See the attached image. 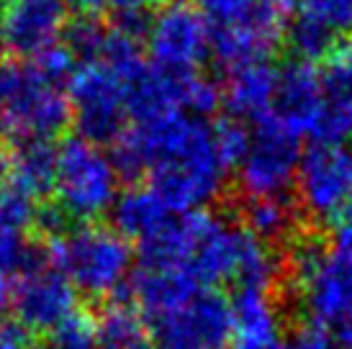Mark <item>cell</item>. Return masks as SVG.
Here are the masks:
<instances>
[{
    "mask_svg": "<svg viewBox=\"0 0 352 349\" xmlns=\"http://www.w3.org/2000/svg\"><path fill=\"white\" fill-rule=\"evenodd\" d=\"M324 111V85L322 69L303 62L291 59L283 67H278V90H275L273 116L298 131L311 134L316 121Z\"/></svg>",
    "mask_w": 352,
    "mask_h": 349,
    "instance_id": "cell-12",
    "label": "cell"
},
{
    "mask_svg": "<svg viewBox=\"0 0 352 349\" xmlns=\"http://www.w3.org/2000/svg\"><path fill=\"white\" fill-rule=\"evenodd\" d=\"M211 31H257L285 41L288 10L280 0H196Z\"/></svg>",
    "mask_w": 352,
    "mask_h": 349,
    "instance_id": "cell-14",
    "label": "cell"
},
{
    "mask_svg": "<svg viewBox=\"0 0 352 349\" xmlns=\"http://www.w3.org/2000/svg\"><path fill=\"white\" fill-rule=\"evenodd\" d=\"M0 44H3V39H0Z\"/></svg>",
    "mask_w": 352,
    "mask_h": 349,
    "instance_id": "cell-31",
    "label": "cell"
},
{
    "mask_svg": "<svg viewBox=\"0 0 352 349\" xmlns=\"http://www.w3.org/2000/svg\"><path fill=\"white\" fill-rule=\"evenodd\" d=\"M93 334L100 349H137L147 344L144 319L129 303H108L93 321Z\"/></svg>",
    "mask_w": 352,
    "mask_h": 349,
    "instance_id": "cell-21",
    "label": "cell"
},
{
    "mask_svg": "<svg viewBox=\"0 0 352 349\" xmlns=\"http://www.w3.org/2000/svg\"><path fill=\"white\" fill-rule=\"evenodd\" d=\"M149 159V188L173 214H190L224 193L229 167L216 149L214 126L173 113L131 128Z\"/></svg>",
    "mask_w": 352,
    "mask_h": 349,
    "instance_id": "cell-1",
    "label": "cell"
},
{
    "mask_svg": "<svg viewBox=\"0 0 352 349\" xmlns=\"http://www.w3.org/2000/svg\"><path fill=\"white\" fill-rule=\"evenodd\" d=\"M72 121L69 98L31 59L0 62V131L10 144L52 142Z\"/></svg>",
    "mask_w": 352,
    "mask_h": 349,
    "instance_id": "cell-2",
    "label": "cell"
},
{
    "mask_svg": "<svg viewBox=\"0 0 352 349\" xmlns=\"http://www.w3.org/2000/svg\"><path fill=\"white\" fill-rule=\"evenodd\" d=\"M280 301L283 295L265 288H239L232 301L236 347L263 349L280 344Z\"/></svg>",
    "mask_w": 352,
    "mask_h": 349,
    "instance_id": "cell-15",
    "label": "cell"
},
{
    "mask_svg": "<svg viewBox=\"0 0 352 349\" xmlns=\"http://www.w3.org/2000/svg\"><path fill=\"white\" fill-rule=\"evenodd\" d=\"M80 10V16H100V10L111 5V0H67Z\"/></svg>",
    "mask_w": 352,
    "mask_h": 349,
    "instance_id": "cell-29",
    "label": "cell"
},
{
    "mask_svg": "<svg viewBox=\"0 0 352 349\" xmlns=\"http://www.w3.org/2000/svg\"><path fill=\"white\" fill-rule=\"evenodd\" d=\"M137 349H157V347H149V344H142V347H137Z\"/></svg>",
    "mask_w": 352,
    "mask_h": 349,
    "instance_id": "cell-30",
    "label": "cell"
},
{
    "mask_svg": "<svg viewBox=\"0 0 352 349\" xmlns=\"http://www.w3.org/2000/svg\"><path fill=\"white\" fill-rule=\"evenodd\" d=\"M250 136H252V131L239 118L229 116L224 121L214 124L216 149H219V155L224 159V165L229 167V172L242 165V159L247 155V146H250Z\"/></svg>",
    "mask_w": 352,
    "mask_h": 349,
    "instance_id": "cell-24",
    "label": "cell"
},
{
    "mask_svg": "<svg viewBox=\"0 0 352 349\" xmlns=\"http://www.w3.org/2000/svg\"><path fill=\"white\" fill-rule=\"evenodd\" d=\"M72 121L90 144H113L126 128V87L106 65H80L67 82Z\"/></svg>",
    "mask_w": 352,
    "mask_h": 349,
    "instance_id": "cell-8",
    "label": "cell"
},
{
    "mask_svg": "<svg viewBox=\"0 0 352 349\" xmlns=\"http://www.w3.org/2000/svg\"><path fill=\"white\" fill-rule=\"evenodd\" d=\"M67 26V0H6L0 39L19 59H34L57 44Z\"/></svg>",
    "mask_w": 352,
    "mask_h": 349,
    "instance_id": "cell-11",
    "label": "cell"
},
{
    "mask_svg": "<svg viewBox=\"0 0 352 349\" xmlns=\"http://www.w3.org/2000/svg\"><path fill=\"white\" fill-rule=\"evenodd\" d=\"M126 285L129 295L134 298L139 308L144 311L147 319H157L162 313H170L173 308L183 306L201 291V285L183 272L152 270V267H142L139 272H134Z\"/></svg>",
    "mask_w": 352,
    "mask_h": 349,
    "instance_id": "cell-19",
    "label": "cell"
},
{
    "mask_svg": "<svg viewBox=\"0 0 352 349\" xmlns=\"http://www.w3.org/2000/svg\"><path fill=\"white\" fill-rule=\"evenodd\" d=\"M147 47L155 67L175 75L198 72L211 54V29L196 5L165 3L152 13Z\"/></svg>",
    "mask_w": 352,
    "mask_h": 349,
    "instance_id": "cell-10",
    "label": "cell"
},
{
    "mask_svg": "<svg viewBox=\"0 0 352 349\" xmlns=\"http://www.w3.org/2000/svg\"><path fill=\"white\" fill-rule=\"evenodd\" d=\"M75 306H78L75 288L52 262L50 244L34 242L29 262L16 278V295L10 306L16 311L19 326H23L29 334H41V331L54 334L72 316H78Z\"/></svg>",
    "mask_w": 352,
    "mask_h": 349,
    "instance_id": "cell-7",
    "label": "cell"
},
{
    "mask_svg": "<svg viewBox=\"0 0 352 349\" xmlns=\"http://www.w3.org/2000/svg\"><path fill=\"white\" fill-rule=\"evenodd\" d=\"M275 90H278V67L265 59V62L229 69L221 100L226 103V111L232 118L254 124L273 113Z\"/></svg>",
    "mask_w": 352,
    "mask_h": 349,
    "instance_id": "cell-16",
    "label": "cell"
},
{
    "mask_svg": "<svg viewBox=\"0 0 352 349\" xmlns=\"http://www.w3.org/2000/svg\"><path fill=\"white\" fill-rule=\"evenodd\" d=\"M108 31H111V26L100 16H78L65 26L62 44L72 52V57L78 62L90 65V62H98L100 54H103Z\"/></svg>",
    "mask_w": 352,
    "mask_h": 349,
    "instance_id": "cell-23",
    "label": "cell"
},
{
    "mask_svg": "<svg viewBox=\"0 0 352 349\" xmlns=\"http://www.w3.org/2000/svg\"><path fill=\"white\" fill-rule=\"evenodd\" d=\"M324 111L311 131L314 142H344L352 136V41H340L322 69Z\"/></svg>",
    "mask_w": 352,
    "mask_h": 349,
    "instance_id": "cell-13",
    "label": "cell"
},
{
    "mask_svg": "<svg viewBox=\"0 0 352 349\" xmlns=\"http://www.w3.org/2000/svg\"><path fill=\"white\" fill-rule=\"evenodd\" d=\"M157 349H221L234 334L232 303L211 288L201 291L183 306L149 319Z\"/></svg>",
    "mask_w": 352,
    "mask_h": 349,
    "instance_id": "cell-9",
    "label": "cell"
},
{
    "mask_svg": "<svg viewBox=\"0 0 352 349\" xmlns=\"http://www.w3.org/2000/svg\"><path fill=\"white\" fill-rule=\"evenodd\" d=\"M296 205L309 226L334 223L352 205V146L311 142L296 174Z\"/></svg>",
    "mask_w": 352,
    "mask_h": 349,
    "instance_id": "cell-5",
    "label": "cell"
},
{
    "mask_svg": "<svg viewBox=\"0 0 352 349\" xmlns=\"http://www.w3.org/2000/svg\"><path fill=\"white\" fill-rule=\"evenodd\" d=\"M118 177L113 165L96 144L80 139H67L57 149V211L69 226L96 223L116 203Z\"/></svg>",
    "mask_w": 352,
    "mask_h": 349,
    "instance_id": "cell-4",
    "label": "cell"
},
{
    "mask_svg": "<svg viewBox=\"0 0 352 349\" xmlns=\"http://www.w3.org/2000/svg\"><path fill=\"white\" fill-rule=\"evenodd\" d=\"M10 183L34 201L54 190L57 180V149L52 142H19L8 152Z\"/></svg>",
    "mask_w": 352,
    "mask_h": 349,
    "instance_id": "cell-20",
    "label": "cell"
},
{
    "mask_svg": "<svg viewBox=\"0 0 352 349\" xmlns=\"http://www.w3.org/2000/svg\"><path fill=\"white\" fill-rule=\"evenodd\" d=\"M337 34L340 31H334L327 21L316 19L311 13H296L294 19H288L285 41L291 44L296 59L316 65L319 59H327L337 49L340 44Z\"/></svg>",
    "mask_w": 352,
    "mask_h": 349,
    "instance_id": "cell-22",
    "label": "cell"
},
{
    "mask_svg": "<svg viewBox=\"0 0 352 349\" xmlns=\"http://www.w3.org/2000/svg\"><path fill=\"white\" fill-rule=\"evenodd\" d=\"M301 134L278 116L254 121L250 146L239 170V190L245 198H285L296 188L301 165Z\"/></svg>",
    "mask_w": 352,
    "mask_h": 349,
    "instance_id": "cell-6",
    "label": "cell"
},
{
    "mask_svg": "<svg viewBox=\"0 0 352 349\" xmlns=\"http://www.w3.org/2000/svg\"><path fill=\"white\" fill-rule=\"evenodd\" d=\"M111 211H113V229L126 242L134 239L139 244L149 242L175 216L149 185L147 188L144 185H129L126 190L116 198Z\"/></svg>",
    "mask_w": 352,
    "mask_h": 349,
    "instance_id": "cell-18",
    "label": "cell"
},
{
    "mask_svg": "<svg viewBox=\"0 0 352 349\" xmlns=\"http://www.w3.org/2000/svg\"><path fill=\"white\" fill-rule=\"evenodd\" d=\"M329 337H332L334 349H352V319L332 326V329H329Z\"/></svg>",
    "mask_w": 352,
    "mask_h": 349,
    "instance_id": "cell-27",
    "label": "cell"
},
{
    "mask_svg": "<svg viewBox=\"0 0 352 349\" xmlns=\"http://www.w3.org/2000/svg\"><path fill=\"white\" fill-rule=\"evenodd\" d=\"M47 349H100L93 334V321H88L85 316H72V319L59 326L52 334Z\"/></svg>",
    "mask_w": 352,
    "mask_h": 349,
    "instance_id": "cell-25",
    "label": "cell"
},
{
    "mask_svg": "<svg viewBox=\"0 0 352 349\" xmlns=\"http://www.w3.org/2000/svg\"><path fill=\"white\" fill-rule=\"evenodd\" d=\"M52 262L72 282V288L90 298L116 293L129 278L131 244L103 223H78L50 242Z\"/></svg>",
    "mask_w": 352,
    "mask_h": 349,
    "instance_id": "cell-3",
    "label": "cell"
},
{
    "mask_svg": "<svg viewBox=\"0 0 352 349\" xmlns=\"http://www.w3.org/2000/svg\"><path fill=\"white\" fill-rule=\"evenodd\" d=\"M13 295H16V278L0 275V313L13 306Z\"/></svg>",
    "mask_w": 352,
    "mask_h": 349,
    "instance_id": "cell-28",
    "label": "cell"
},
{
    "mask_svg": "<svg viewBox=\"0 0 352 349\" xmlns=\"http://www.w3.org/2000/svg\"><path fill=\"white\" fill-rule=\"evenodd\" d=\"M0 349H34V341L19 324H0Z\"/></svg>",
    "mask_w": 352,
    "mask_h": 349,
    "instance_id": "cell-26",
    "label": "cell"
},
{
    "mask_svg": "<svg viewBox=\"0 0 352 349\" xmlns=\"http://www.w3.org/2000/svg\"><path fill=\"white\" fill-rule=\"evenodd\" d=\"M232 208L239 226L270 247H285L303 226H309L298 214V205L288 198H245L234 193Z\"/></svg>",
    "mask_w": 352,
    "mask_h": 349,
    "instance_id": "cell-17",
    "label": "cell"
}]
</instances>
